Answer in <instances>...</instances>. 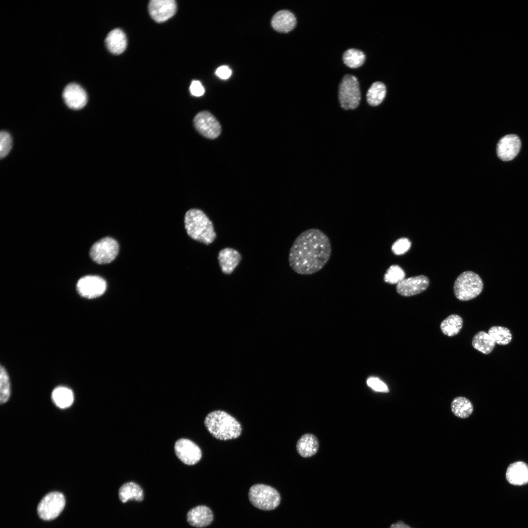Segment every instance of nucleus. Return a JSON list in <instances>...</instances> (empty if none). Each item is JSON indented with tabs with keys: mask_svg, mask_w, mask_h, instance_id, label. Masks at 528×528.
<instances>
[{
	"mask_svg": "<svg viewBox=\"0 0 528 528\" xmlns=\"http://www.w3.org/2000/svg\"><path fill=\"white\" fill-rule=\"evenodd\" d=\"M507 482L513 485H522L528 483V465L523 462H516L507 467L506 474Z\"/></svg>",
	"mask_w": 528,
	"mask_h": 528,
	"instance_id": "18",
	"label": "nucleus"
},
{
	"mask_svg": "<svg viewBox=\"0 0 528 528\" xmlns=\"http://www.w3.org/2000/svg\"><path fill=\"white\" fill-rule=\"evenodd\" d=\"M405 273L403 269L399 265H391L386 270L383 277L385 283L390 284H397L405 279Z\"/></svg>",
	"mask_w": 528,
	"mask_h": 528,
	"instance_id": "31",
	"label": "nucleus"
},
{
	"mask_svg": "<svg viewBox=\"0 0 528 528\" xmlns=\"http://www.w3.org/2000/svg\"><path fill=\"white\" fill-rule=\"evenodd\" d=\"M193 124L200 134L209 139L218 137L221 132V127L218 120L206 110L198 113L194 118Z\"/></svg>",
	"mask_w": 528,
	"mask_h": 528,
	"instance_id": "9",
	"label": "nucleus"
},
{
	"mask_svg": "<svg viewBox=\"0 0 528 528\" xmlns=\"http://www.w3.org/2000/svg\"><path fill=\"white\" fill-rule=\"evenodd\" d=\"M119 249V244L115 240L110 237H105L92 245L89 255L96 263L107 264L115 259Z\"/></svg>",
	"mask_w": 528,
	"mask_h": 528,
	"instance_id": "7",
	"label": "nucleus"
},
{
	"mask_svg": "<svg viewBox=\"0 0 528 528\" xmlns=\"http://www.w3.org/2000/svg\"><path fill=\"white\" fill-rule=\"evenodd\" d=\"M204 424L209 433L220 440L236 439L242 432L241 424L230 414L221 410L209 413L205 417Z\"/></svg>",
	"mask_w": 528,
	"mask_h": 528,
	"instance_id": "3",
	"label": "nucleus"
},
{
	"mask_svg": "<svg viewBox=\"0 0 528 528\" xmlns=\"http://www.w3.org/2000/svg\"><path fill=\"white\" fill-rule=\"evenodd\" d=\"M495 342L492 337L484 331L478 332L473 336L472 341L473 347L482 353L488 354L494 349Z\"/></svg>",
	"mask_w": 528,
	"mask_h": 528,
	"instance_id": "24",
	"label": "nucleus"
},
{
	"mask_svg": "<svg viewBox=\"0 0 528 528\" xmlns=\"http://www.w3.org/2000/svg\"><path fill=\"white\" fill-rule=\"evenodd\" d=\"M367 385L374 390L383 393H388L389 389L387 385L382 381L376 377H371L367 381Z\"/></svg>",
	"mask_w": 528,
	"mask_h": 528,
	"instance_id": "34",
	"label": "nucleus"
},
{
	"mask_svg": "<svg viewBox=\"0 0 528 528\" xmlns=\"http://www.w3.org/2000/svg\"><path fill=\"white\" fill-rule=\"evenodd\" d=\"M242 256L237 250L231 247L221 249L218 256L219 264L224 274H231L242 260Z\"/></svg>",
	"mask_w": 528,
	"mask_h": 528,
	"instance_id": "16",
	"label": "nucleus"
},
{
	"mask_svg": "<svg viewBox=\"0 0 528 528\" xmlns=\"http://www.w3.org/2000/svg\"><path fill=\"white\" fill-rule=\"evenodd\" d=\"M248 497L254 506L264 510L275 509L281 502L279 492L273 487L264 484L252 485L249 489Z\"/></svg>",
	"mask_w": 528,
	"mask_h": 528,
	"instance_id": "5",
	"label": "nucleus"
},
{
	"mask_svg": "<svg viewBox=\"0 0 528 528\" xmlns=\"http://www.w3.org/2000/svg\"><path fill=\"white\" fill-rule=\"evenodd\" d=\"M63 97L66 105L74 110L82 109L87 102L86 91L80 85L75 83H70L65 87Z\"/></svg>",
	"mask_w": 528,
	"mask_h": 528,
	"instance_id": "15",
	"label": "nucleus"
},
{
	"mask_svg": "<svg viewBox=\"0 0 528 528\" xmlns=\"http://www.w3.org/2000/svg\"><path fill=\"white\" fill-rule=\"evenodd\" d=\"M65 503V497L61 493H49L43 498L38 506V515L44 520H53L63 510Z\"/></svg>",
	"mask_w": 528,
	"mask_h": 528,
	"instance_id": "8",
	"label": "nucleus"
},
{
	"mask_svg": "<svg viewBox=\"0 0 528 528\" xmlns=\"http://www.w3.org/2000/svg\"><path fill=\"white\" fill-rule=\"evenodd\" d=\"M463 325L462 318L458 314H452L447 316L440 323L442 332L448 336L456 335L461 331Z\"/></svg>",
	"mask_w": 528,
	"mask_h": 528,
	"instance_id": "25",
	"label": "nucleus"
},
{
	"mask_svg": "<svg viewBox=\"0 0 528 528\" xmlns=\"http://www.w3.org/2000/svg\"><path fill=\"white\" fill-rule=\"evenodd\" d=\"M174 449L177 458L187 465L195 464L201 458L200 448L189 439L182 438L178 440L175 444Z\"/></svg>",
	"mask_w": 528,
	"mask_h": 528,
	"instance_id": "11",
	"label": "nucleus"
},
{
	"mask_svg": "<svg viewBox=\"0 0 528 528\" xmlns=\"http://www.w3.org/2000/svg\"><path fill=\"white\" fill-rule=\"evenodd\" d=\"M12 147V138L9 133L5 131L0 133V157H5L10 152Z\"/></svg>",
	"mask_w": 528,
	"mask_h": 528,
	"instance_id": "32",
	"label": "nucleus"
},
{
	"mask_svg": "<svg viewBox=\"0 0 528 528\" xmlns=\"http://www.w3.org/2000/svg\"><path fill=\"white\" fill-rule=\"evenodd\" d=\"M105 43L108 50L112 54L118 55L126 49L127 38L124 32L119 28H115L107 35Z\"/></svg>",
	"mask_w": 528,
	"mask_h": 528,
	"instance_id": "20",
	"label": "nucleus"
},
{
	"mask_svg": "<svg viewBox=\"0 0 528 528\" xmlns=\"http://www.w3.org/2000/svg\"><path fill=\"white\" fill-rule=\"evenodd\" d=\"M338 98L341 107L345 110L354 109L359 105L361 94L358 81L353 75L347 74L339 87Z\"/></svg>",
	"mask_w": 528,
	"mask_h": 528,
	"instance_id": "6",
	"label": "nucleus"
},
{
	"mask_svg": "<svg viewBox=\"0 0 528 528\" xmlns=\"http://www.w3.org/2000/svg\"><path fill=\"white\" fill-rule=\"evenodd\" d=\"M451 408L455 416L462 418L469 417L473 411V406L471 401L463 396L455 398L451 402Z\"/></svg>",
	"mask_w": 528,
	"mask_h": 528,
	"instance_id": "26",
	"label": "nucleus"
},
{
	"mask_svg": "<svg viewBox=\"0 0 528 528\" xmlns=\"http://www.w3.org/2000/svg\"><path fill=\"white\" fill-rule=\"evenodd\" d=\"M51 397L55 404L61 409L70 407L74 401L73 392L64 386L55 388L52 392Z\"/></svg>",
	"mask_w": 528,
	"mask_h": 528,
	"instance_id": "23",
	"label": "nucleus"
},
{
	"mask_svg": "<svg viewBox=\"0 0 528 528\" xmlns=\"http://www.w3.org/2000/svg\"><path fill=\"white\" fill-rule=\"evenodd\" d=\"M11 395V385L9 375L2 365L0 368V402L1 404L5 403L9 399Z\"/></svg>",
	"mask_w": 528,
	"mask_h": 528,
	"instance_id": "30",
	"label": "nucleus"
},
{
	"mask_svg": "<svg viewBox=\"0 0 528 528\" xmlns=\"http://www.w3.org/2000/svg\"><path fill=\"white\" fill-rule=\"evenodd\" d=\"M271 23L272 27L277 31L287 33L295 27L296 19L290 11L282 10L273 16Z\"/></svg>",
	"mask_w": 528,
	"mask_h": 528,
	"instance_id": "19",
	"label": "nucleus"
},
{
	"mask_svg": "<svg viewBox=\"0 0 528 528\" xmlns=\"http://www.w3.org/2000/svg\"><path fill=\"white\" fill-rule=\"evenodd\" d=\"M521 141L515 134H508L503 137L497 146L498 157L503 161L513 159L519 153Z\"/></svg>",
	"mask_w": 528,
	"mask_h": 528,
	"instance_id": "14",
	"label": "nucleus"
},
{
	"mask_svg": "<svg viewBox=\"0 0 528 528\" xmlns=\"http://www.w3.org/2000/svg\"><path fill=\"white\" fill-rule=\"evenodd\" d=\"M429 280L424 275H418L405 278L396 284V290L398 294L409 297L421 293L429 286Z\"/></svg>",
	"mask_w": 528,
	"mask_h": 528,
	"instance_id": "12",
	"label": "nucleus"
},
{
	"mask_svg": "<svg viewBox=\"0 0 528 528\" xmlns=\"http://www.w3.org/2000/svg\"><path fill=\"white\" fill-rule=\"evenodd\" d=\"M389 528H412L402 521H398L392 524Z\"/></svg>",
	"mask_w": 528,
	"mask_h": 528,
	"instance_id": "37",
	"label": "nucleus"
},
{
	"mask_svg": "<svg viewBox=\"0 0 528 528\" xmlns=\"http://www.w3.org/2000/svg\"><path fill=\"white\" fill-rule=\"evenodd\" d=\"M319 448V441L317 438L311 434L303 435L298 440L296 449L298 453L303 457L308 458L314 455Z\"/></svg>",
	"mask_w": 528,
	"mask_h": 528,
	"instance_id": "21",
	"label": "nucleus"
},
{
	"mask_svg": "<svg viewBox=\"0 0 528 528\" xmlns=\"http://www.w3.org/2000/svg\"><path fill=\"white\" fill-rule=\"evenodd\" d=\"M213 517L212 510L204 505L193 507L187 514V521L189 524L198 528L210 525L213 520Z\"/></svg>",
	"mask_w": 528,
	"mask_h": 528,
	"instance_id": "17",
	"label": "nucleus"
},
{
	"mask_svg": "<svg viewBox=\"0 0 528 528\" xmlns=\"http://www.w3.org/2000/svg\"><path fill=\"white\" fill-rule=\"evenodd\" d=\"M107 288L105 280L98 276L89 275L80 279L76 285V289L82 296L93 299L103 295Z\"/></svg>",
	"mask_w": 528,
	"mask_h": 528,
	"instance_id": "10",
	"label": "nucleus"
},
{
	"mask_svg": "<svg viewBox=\"0 0 528 528\" xmlns=\"http://www.w3.org/2000/svg\"><path fill=\"white\" fill-rule=\"evenodd\" d=\"M411 242L406 238H401L395 241L392 245V252L396 255H402L407 252L411 247Z\"/></svg>",
	"mask_w": 528,
	"mask_h": 528,
	"instance_id": "33",
	"label": "nucleus"
},
{
	"mask_svg": "<svg viewBox=\"0 0 528 528\" xmlns=\"http://www.w3.org/2000/svg\"><path fill=\"white\" fill-rule=\"evenodd\" d=\"M343 60L344 64L348 67L355 68L364 64L365 55L361 50L350 48L343 53Z\"/></svg>",
	"mask_w": 528,
	"mask_h": 528,
	"instance_id": "28",
	"label": "nucleus"
},
{
	"mask_svg": "<svg viewBox=\"0 0 528 528\" xmlns=\"http://www.w3.org/2000/svg\"><path fill=\"white\" fill-rule=\"evenodd\" d=\"M487 332L494 339L495 343L498 345H507L512 339L510 330L504 327L492 326L489 329Z\"/></svg>",
	"mask_w": 528,
	"mask_h": 528,
	"instance_id": "29",
	"label": "nucleus"
},
{
	"mask_svg": "<svg viewBox=\"0 0 528 528\" xmlns=\"http://www.w3.org/2000/svg\"><path fill=\"white\" fill-rule=\"evenodd\" d=\"M118 496L121 502L123 503L129 500L141 502L144 496L142 488L132 482H127L122 485L118 491Z\"/></svg>",
	"mask_w": 528,
	"mask_h": 528,
	"instance_id": "22",
	"label": "nucleus"
},
{
	"mask_svg": "<svg viewBox=\"0 0 528 528\" xmlns=\"http://www.w3.org/2000/svg\"><path fill=\"white\" fill-rule=\"evenodd\" d=\"M174 0H152L148 9L151 17L157 22H164L173 17L176 11Z\"/></svg>",
	"mask_w": 528,
	"mask_h": 528,
	"instance_id": "13",
	"label": "nucleus"
},
{
	"mask_svg": "<svg viewBox=\"0 0 528 528\" xmlns=\"http://www.w3.org/2000/svg\"><path fill=\"white\" fill-rule=\"evenodd\" d=\"M184 223L187 234L195 241L209 245L217 237L212 221L200 209L193 208L188 210L185 215Z\"/></svg>",
	"mask_w": 528,
	"mask_h": 528,
	"instance_id": "2",
	"label": "nucleus"
},
{
	"mask_svg": "<svg viewBox=\"0 0 528 528\" xmlns=\"http://www.w3.org/2000/svg\"><path fill=\"white\" fill-rule=\"evenodd\" d=\"M330 241L322 231L310 228L295 239L289 250L288 262L296 273L310 275L322 269L331 254Z\"/></svg>",
	"mask_w": 528,
	"mask_h": 528,
	"instance_id": "1",
	"label": "nucleus"
},
{
	"mask_svg": "<svg viewBox=\"0 0 528 528\" xmlns=\"http://www.w3.org/2000/svg\"><path fill=\"white\" fill-rule=\"evenodd\" d=\"M231 70L228 66H226L219 67L216 71V74L222 79H228L231 76Z\"/></svg>",
	"mask_w": 528,
	"mask_h": 528,
	"instance_id": "36",
	"label": "nucleus"
},
{
	"mask_svg": "<svg viewBox=\"0 0 528 528\" xmlns=\"http://www.w3.org/2000/svg\"><path fill=\"white\" fill-rule=\"evenodd\" d=\"M190 90L193 95L198 97L202 95L205 91L201 83L197 80L192 82L190 87Z\"/></svg>",
	"mask_w": 528,
	"mask_h": 528,
	"instance_id": "35",
	"label": "nucleus"
},
{
	"mask_svg": "<svg viewBox=\"0 0 528 528\" xmlns=\"http://www.w3.org/2000/svg\"><path fill=\"white\" fill-rule=\"evenodd\" d=\"M481 277L472 271L462 273L456 279L453 286L455 296L459 300L465 301L477 297L483 290Z\"/></svg>",
	"mask_w": 528,
	"mask_h": 528,
	"instance_id": "4",
	"label": "nucleus"
},
{
	"mask_svg": "<svg viewBox=\"0 0 528 528\" xmlns=\"http://www.w3.org/2000/svg\"><path fill=\"white\" fill-rule=\"evenodd\" d=\"M386 94L385 85L381 82H374L368 90L366 94L367 101L371 106H377L383 101Z\"/></svg>",
	"mask_w": 528,
	"mask_h": 528,
	"instance_id": "27",
	"label": "nucleus"
}]
</instances>
